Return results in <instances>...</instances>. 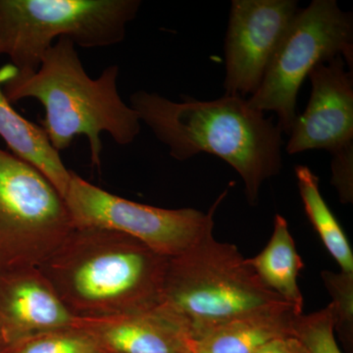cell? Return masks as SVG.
Here are the masks:
<instances>
[{"instance_id":"cell-1","label":"cell","mask_w":353,"mask_h":353,"mask_svg":"<svg viewBox=\"0 0 353 353\" xmlns=\"http://www.w3.org/2000/svg\"><path fill=\"white\" fill-rule=\"evenodd\" d=\"M131 108L179 161L205 152L231 165L243 178L250 205L259 202L264 181L282 168V131L243 97L174 102L139 90Z\"/></svg>"},{"instance_id":"cell-2","label":"cell","mask_w":353,"mask_h":353,"mask_svg":"<svg viewBox=\"0 0 353 353\" xmlns=\"http://www.w3.org/2000/svg\"><path fill=\"white\" fill-rule=\"evenodd\" d=\"M169 259L128 234L74 228L38 268L77 318L157 307Z\"/></svg>"},{"instance_id":"cell-3","label":"cell","mask_w":353,"mask_h":353,"mask_svg":"<svg viewBox=\"0 0 353 353\" xmlns=\"http://www.w3.org/2000/svg\"><path fill=\"white\" fill-rule=\"evenodd\" d=\"M119 67L111 65L97 79L85 73L69 38H60L46 51L34 73L16 72L4 83L9 102L34 99L43 104L41 121L51 145L66 150L79 134L87 137L92 165H101V134L128 145L141 131L138 113L122 101L117 90Z\"/></svg>"},{"instance_id":"cell-4","label":"cell","mask_w":353,"mask_h":353,"mask_svg":"<svg viewBox=\"0 0 353 353\" xmlns=\"http://www.w3.org/2000/svg\"><path fill=\"white\" fill-rule=\"evenodd\" d=\"M158 306L192 343L243 316L290 307L261 282L236 245L216 241L212 233L169 259Z\"/></svg>"},{"instance_id":"cell-5","label":"cell","mask_w":353,"mask_h":353,"mask_svg":"<svg viewBox=\"0 0 353 353\" xmlns=\"http://www.w3.org/2000/svg\"><path fill=\"white\" fill-rule=\"evenodd\" d=\"M139 0H0V55L34 73L55 39L85 48L122 43Z\"/></svg>"},{"instance_id":"cell-6","label":"cell","mask_w":353,"mask_h":353,"mask_svg":"<svg viewBox=\"0 0 353 353\" xmlns=\"http://www.w3.org/2000/svg\"><path fill=\"white\" fill-rule=\"evenodd\" d=\"M353 21L334 0H314L292 20L257 92L252 108L277 114V126L290 134L297 118L299 88L321 62L341 57L352 70Z\"/></svg>"},{"instance_id":"cell-7","label":"cell","mask_w":353,"mask_h":353,"mask_svg":"<svg viewBox=\"0 0 353 353\" xmlns=\"http://www.w3.org/2000/svg\"><path fill=\"white\" fill-rule=\"evenodd\" d=\"M74 228L52 183L0 148V270L39 267Z\"/></svg>"},{"instance_id":"cell-8","label":"cell","mask_w":353,"mask_h":353,"mask_svg":"<svg viewBox=\"0 0 353 353\" xmlns=\"http://www.w3.org/2000/svg\"><path fill=\"white\" fill-rule=\"evenodd\" d=\"M226 194L225 190L208 213L194 208H154L110 194L72 172L64 201L76 228L119 232L174 259L212 233L213 217Z\"/></svg>"},{"instance_id":"cell-9","label":"cell","mask_w":353,"mask_h":353,"mask_svg":"<svg viewBox=\"0 0 353 353\" xmlns=\"http://www.w3.org/2000/svg\"><path fill=\"white\" fill-rule=\"evenodd\" d=\"M294 0H233L225 39L226 94H254L299 12Z\"/></svg>"},{"instance_id":"cell-10","label":"cell","mask_w":353,"mask_h":353,"mask_svg":"<svg viewBox=\"0 0 353 353\" xmlns=\"http://www.w3.org/2000/svg\"><path fill=\"white\" fill-rule=\"evenodd\" d=\"M345 65L343 57H336L309 73L310 99L290 132L289 154L326 150L333 161L353 160V78Z\"/></svg>"},{"instance_id":"cell-11","label":"cell","mask_w":353,"mask_h":353,"mask_svg":"<svg viewBox=\"0 0 353 353\" xmlns=\"http://www.w3.org/2000/svg\"><path fill=\"white\" fill-rule=\"evenodd\" d=\"M76 319L38 267L0 270V353Z\"/></svg>"},{"instance_id":"cell-12","label":"cell","mask_w":353,"mask_h":353,"mask_svg":"<svg viewBox=\"0 0 353 353\" xmlns=\"http://www.w3.org/2000/svg\"><path fill=\"white\" fill-rule=\"evenodd\" d=\"M106 353H188L192 341L182 327L159 306L141 312L77 318Z\"/></svg>"},{"instance_id":"cell-13","label":"cell","mask_w":353,"mask_h":353,"mask_svg":"<svg viewBox=\"0 0 353 353\" xmlns=\"http://www.w3.org/2000/svg\"><path fill=\"white\" fill-rule=\"evenodd\" d=\"M0 138L3 139L12 154L38 169L64 199L72 171L65 167L59 152L51 145L43 128L16 112L1 88Z\"/></svg>"},{"instance_id":"cell-14","label":"cell","mask_w":353,"mask_h":353,"mask_svg":"<svg viewBox=\"0 0 353 353\" xmlns=\"http://www.w3.org/2000/svg\"><path fill=\"white\" fill-rule=\"evenodd\" d=\"M292 308L267 309L227 323L192 343L197 353H254L262 345L292 336Z\"/></svg>"},{"instance_id":"cell-15","label":"cell","mask_w":353,"mask_h":353,"mask_svg":"<svg viewBox=\"0 0 353 353\" xmlns=\"http://www.w3.org/2000/svg\"><path fill=\"white\" fill-rule=\"evenodd\" d=\"M248 262L269 290L289 304L296 315L303 314V296L297 285V277L303 268V262L284 217L276 215L268 245Z\"/></svg>"},{"instance_id":"cell-16","label":"cell","mask_w":353,"mask_h":353,"mask_svg":"<svg viewBox=\"0 0 353 353\" xmlns=\"http://www.w3.org/2000/svg\"><path fill=\"white\" fill-rule=\"evenodd\" d=\"M296 175L304 210L309 221L319 234L325 248L340 265L341 271L353 273L352 248L338 220L323 199L319 189V179L304 165L296 167Z\"/></svg>"},{"instance_id":"cell-17","label":"cell","mask_w":353,"mask_h":353,"mask_svg":"<svg viewBox=\"0 0 353 353\" xmlns=\"http://www.w3.org/2000/svg\"><path fill=\"white\" fill-rule=\"evenodd\" d=\"M1 353H106L97 341L78 327L32 336Z\"/></svg>"},{"instance_id":"cell-18","label":"cell","mask_w":353,"mask_h":353,"mask_svg":"<svg viewBox=\"0 0 353 353\" xmlns=\"http://www.w3.org/2000/svg\"><path fill=\"white\" fill-rule=\"evenodd\" d=\"M334 320L331 305L309 315H296L292 334L306 353H341L334 339Z\"/></svg>"},{"instance_id":"cell-19","label":"cell","mask_w":353,"mask_h":353,"mask_svg":"<svg viewBox=\"0 0 353 353\" xmlns=\"http://www.w3.org/2000/svg\"><path fill=\"white\" fill-rule=\"evenodd\" d=\"M323 281L331 294L333 301L334 329L338 331L340 338L345 347L352 348L353 343V273H333L324 271Z\"/></svg>"},{"instance_id":"cell-20","label":"cell","mask_w":353,"mask_h":353,"mask_svg":"<svg viewBox=\"0 0 353 353\" xmlns=\"http://www.w3.org/2000/svg\"><path fill=\"white\" fill-rule=\"evenodd\" d=\"M254 353H306L294 336H282L268 341Z\"/></svg>"},{"instance_id":"cell-21","label":"cell","mask_w":353,"mask_h":353,"mask_svg":"<svg viewBox=\"0 0 353 353\" xmlns=\"http://www.w3.org/2000/svg\"><path fill=\"white\" fill-rule=\"evenodd\" d=\"M188 353H197L196 350H194V347H192V350H190V352H188Z\"/></svg>"}]
</instances>
